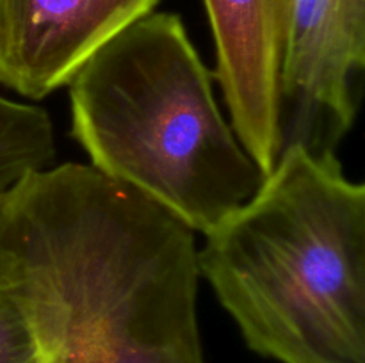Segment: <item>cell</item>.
<instances>
[{
  "mask_svg": "<svg viewBox=\"0 0 365 363\" xmlns=\"http://www.w3.org/2000/svg\"><path fill=\"white\" fill-rule=\"evenodd\" d=\"M56 159L53 125L41 107L0 96V196Z\"/></svg>",
  "mask_w": 365,
  "mask_h": 363,
  "instance_id": "cell-7",
  "label": "cell"
},
{
  "mask_svg": "<svg viewBox=\"0 0 365 363\" xmlns=\"http://www.w3.org/2000/svg\"><path fill=\"white\" fill-rule=\"evenodd\" d=\"M71 135L91 166L207 235L266 174L221 114L180 18L150 13L70 80Z\"/></svg>",
  "mask_w": 365,
  "mask_h": 363,
  "instance_id": "cell-3",
  "label": "cell"
},
{
  "mask_svg": "<svg viewBox=\"0 0 365 363\" xmlns=\"http://www.w3.org/2000/svg\"><path fill=\"white\" fill-rule=\"evenodd\" d=\"M195 231L91 164L0 196V295L43 363H205Z\"/></svg>",
  "mask_w": 365,
  "mask_h": 363,
  "instance_id": "cell-1",
  "label": "cell"
},
{
  "mask_svg": "<svg viewBox=\"0 0 365 363\" xmlns=\"http://www.w3.org/2000/svg\"><path fill=\"white\" fill-rule=\"evenodd\" d=\"M0 363H43L31 326L4 295H0Z\"/></svg>",
  "mask_w": 365,
  "mask_h": 363,
  "instance_id": "cell-8",
  "label": "cell"
},
{
  "mask_svg": "<svg viewBox=\"0 0 365 363\" xmlns=\"http://www.w3.org/2000/svg\"><path fill=\"white\" fill-rule=\"evenodd\" d=\"M160 0H0V85L43 100Z\"/></svg>",
  "mask_w": 365,
  "mask_h": 363,
  "instance_id": "cell-6",
  "label": "cell"
},
{
  "mask_svg": "<svg viewBox=\"0 0 365 363\" xmlns=\"http://www.w3.org/2000/svg\"><path fill=\"white\" fill-rule=\"evenodd\" d=\"M365 0H292L280 73L284 148L335 153L355 125Z\"/></svg>",
  "mask_w": 365,
  "mask_h": 363,
  "instance_id": "cell-4",
  "label": "cell"
},
{
  "mask_svg": "<svg viewBox=\"0 0 365 363\" xmlns=\"http://www.w3.org/2000/svg\"><path fill=\"white\" fill-rule=\"evenodd\" d=\"M198 269L257 354L365 363V185L335 153L285 146L205 235Z\"/></svg>",
  "mask_w": 365,
  "mask_h": 363,
  "instance_id": "cell-2",
  "label": "cell"
},
{
  "mask_svg": "<svg viewBox=\"0 0 365 363\" xmlns=\"http://www.w3.org/2000/svg\"><path fill=\"white\" fill-rule=\"evenodd\" d=\"M292 0H203L214 45L216 77L242 148L264 174L278 162L280 73Z\"/></svg>",
  "mask_w": 365,
  "mask_h": 363,
  "instance_id": "cell-5",
  "label": "cell"
}]
</instances>
